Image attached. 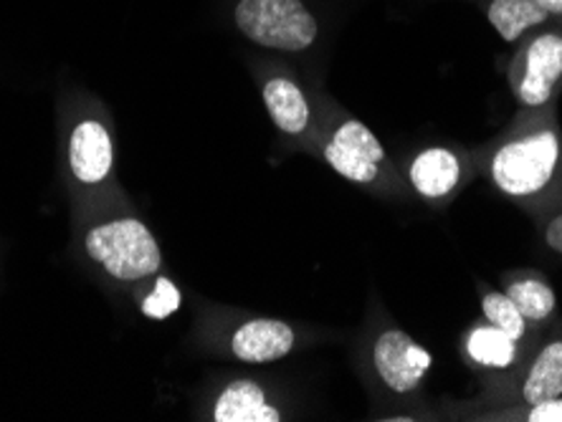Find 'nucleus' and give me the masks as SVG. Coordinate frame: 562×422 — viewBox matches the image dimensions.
<instances>
[{"instance_id": "obj_8", "label": "nucleus", "mask_w": 562, "mask_h": 422, "mask_svg": "<svg viewBox=\"0 0 562 422\" xmlns=\"http://www.w3.org/2000/svg\"><path fill=\"white\" fill-rule=\"evenodd\" d=\"M294 346V332L284 321L254 319L234 337V354L238 360L261 364L286 357Z\"/></svg>"}, {"instance_id": "obj_16", "label": "nucleus", "mask_w": 562, "mask_h": 422, "mask_svg": "<svg viewBox=\"0 0 562 422\" xmlns=\"http://www.w3.org/2000/svg\"><path fill=\"white\" fill-rule=\"evenodd\" d=\"M482 309H484V317H490L492 324L502 329L504 334H509L515 342L525 334V317L519 313L517 304L512 301L509 296H502V294L484 296Z\"/></svg>"}, {"instance_id": "obj_3", "label": "nucleus", "mask_w": 562, "mask_h": 422, "mask_svg": "<svg viewBox=\"0 0 562 422\" xmlns=\"http://www.w3.org/2000/svg\"><path fill=\"white\" fill-rule=\"evenodd\" d=\"M558 137L540 132L502 147L492 162V175L509 195H532L548 185L558 164Z\"/></svg>"}, {"instance_id": "obj_5", "label": "nucleus", "mask_w": 562, "mask_h": 422, "mask_svg": "<svg viewBox=\"0 0 562 422\" xmlns=\"http://www.w3.org/2000/svg\"><path fill=\"white\" fill-rule=\"evenodd\" d=\"M375 369L383 383L395 392L416 390L431 367V354L413 342L406 332H385L375 342Z\"/></svg>"}, {"instance_id": "obj_2", "label": "nucleus", "mask_w": 562, "mask_h": 422, "mask_svg": "<svg viewBox=\"0 0 562 422\" xmlns=\"http://www.w3.org/2000/svg\"><path fill=\"white\" fill-rule=\"evenodd\" d=\"M87 253L114 278L137 281L160 269V248L139 220H114L89 230Z\"/></svg>"}, {"instance_id": "obj_7", "label": "nucleus", "mask_w": 562, "mask_h": 422, "mask_svg": "<svg viewBox=\"0 0 562 422\" xmlns=\"http://www.w3.org/2000/svg\"><path fill=\"white\" fill-rule=\"evenodd\" d=\"M112 139L99 122H81L71 135L69 162L79 182L94 185L112 170Z\"/></svg>"}, {"instance_id": "obj_10", "label": "nucleus", "mask_w": 562, "mask_h": 422, "mask_svg": "<svg viewBox=\"0 0 562 422\" xmlns=\"http://www.w3.org/2000/svg\"><path fill=\"white\" fill-rule=\"evenodd\" d=\"M263 102L277 127L286 135H302L310 124V106L302 89L289 79H271L263 87Z\"/></svg>"}, {"instance_id": "obj_4", "label": "nucleus", "mask_w": 562, "mask_h": 422, "mask_svg": "<svg viewBox=\"0 0 562 422\" xmlns=\"http://www.w3.org/2000/svg\"><path fill=\"white\" fill-rule=\"evenodd\" d=\"M325 157L342 178L352 182H373L378 178V162H383L385 152L366 124L347 122L335 132Z\"/></svg>"}, {"instance_id": "obj_11", "label": "nucleus", "mask_w": 562, "mask_h": 422, "mask_svg": "<svg viewBox=\"0 0 562 422\" xmlns=\"http://www.w3.org/2000/svg\"><path fill=\"white\" fill-rule=\"evenodd\" d=\"M411 182L420 195L441 197L459 182V162L449 150H426L411 168Z\"/></svg>"}, {"instance_id": "obj_9", "label": "nucleus", "mask_w": 562, "mask_h": 422, "mask_svg": "<svg viewBox=\"0 0 562 422\" xmlns=\"http://www.w3.org/2000/svg\"><path fill=\"white\" fill-rule=\"evenodd\" d=\"M218 422H279V412L267 404V395L249 379L231 383L216 402Z\"/></svg>"}, {"instance_id": "obj_6", "label": "nucleus", "mask_w": 562, "mask_h": 422, "mask_svg": "<svg viewBox=\"0 0 562 422\" xmlns=\"http://www.w3.org/2000/svg\"><path fill=\"white\" fill-rule=\"evenodd\" d=\"M562 77V36L544 33L525 52V77L519 81V99L527 106H542Z\"/></svg>"}, {"instance_id": "obj_18", "label": "nucleus", "mask_w": 562, "mask_h": 422, "mask_svg": "<svg viewBox=\"0 0 562 422\" xmlns=\"http://www.w3.org/2000/svg\"><path fill=\"white\" fill-rule=\"evenodd\" d=\"M530 420L532 422H562V400H560V397H552V400L532 404Z\"/></svg>"}, {"instance_id": "obj_13", "label": "nucleus", "mask_w": 562, "mask_h": 422, "mask_svg": "<svg viewBox=\"0 0 562 422\" xmlns=\"http://www.w3.org/2000/svg\"><path fill=\"white\" fill-rule=\"evenodd\" d=\"M562 395V342H552L535 360L525 383V400L530 404Z\"/></svg>"}, {"instance_id": "obj_15", "label": "nucleus", "mask_w": 562, "mask_h": 422, "mask_svg": "<svg viewBox=\"0 0 562 422\" xmlns=\"http://www.w3.org/2000/svg\"><path fill=\"white\" fill-rule=\"evenodd\" d=\"M507 296L517 304V309L525 319L540 321L544 317H550L552 309H555V294H552V288L535 278L515 281V284L509 286Z\"/></svg>"}, {"instance_id": "obj_1", "label": "nucleus", "mask_w": 562, "mask_h": 422, "mask_svg": "<svg viewBox=\"0 0 562 422\" xmlns=\"http://www.w3.org/2000/svg\"><path fill=\"white\" fill-rule=\"evenodd\" d=\"M236 23L254 44L279 52H304L317 38V21L302 0H241Z\"/></svg>"}, {"instance_id": "obj_12", "label": "nucleus", "mask_w": 562, "mask_h": 422, "mask_svg": "<svg viewBox=\"0 0 562 422\" xmlns=\"http://www.w3.org/2000/svg\"><path fill=\"white\" fill-rule=\"evenodd\" d=\"M486 13L504 41H517L525 31L540 26L550 15L537 0H492Z\"/></svg>"}, {"instance_id": "obj_19", "label": "nucleus", "mask_w": 562, "mask_h": 422, "mask_svg": "<svg viewBox=\"0 0 562 422\" xmlns=\"http://www.w3.org/2000/svg\"><path fill=\"white\" fill-rule=\"evenodd\" d=\"M548 246L555 248L558 253H562V215H558V218L550 223V228H548Z\"/></svg>"}, {"instance_id": "obj_17", "label": "nucleus", "mask_w": 562, "mask_h": 422, "mask_svg": "<svg viewBox=\"0 0 562 422\" xmlns=\"http://www.w3.org/2000/svg\"><path fill=\"white\" fill-rule=\"evenodd\" d=\"M180 306V294H178V288L170 284V281H165V278H160L157 281V286H155V292L147 296V301H145V313L147 317H153V319H165V317H170L172 311H176Z\"/></svg>"}, {"instance_id": "obj_20", "label": "nucleus", "mask_w": 562, "mask_h": 422, "mask_svg": "<svg viewBox=\"0 0 562 422\" xmlns=\"http://www.w3.org/2000/svg\"><path fill=\"white\" fill-rule=\"evenodd\" d=\"M544 11L548 13H555V15H562V0H537Z\"/></svg>"}, {"instance_id": "obj_14", "label": "nucleus", "mask_w": 562, "mask_h": 422, "mask_svg": "<svg viewBox=\"0 0 562 422\" xmlns=\"http://www.w3.org/2000/svg\"><path fill=\"white\" fill-rule=\"evenodd\" d=\"M469 352L479 364L486 367H509L515 360V339L497 327L476 329L469 339Z\"/></svg>"}]
</instances>
